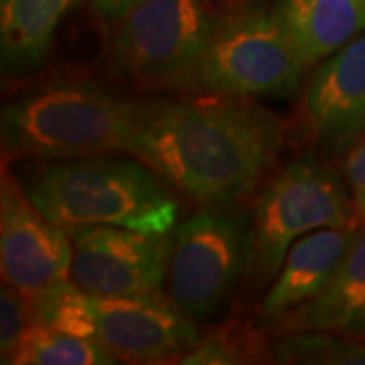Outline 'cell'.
I'll return each mask as SVG.
<instances>
[{
	"label": "cell",
	"mask_w": 365,
	"mask_h": 365,
	"mask_svg": "<svg viewBox=\"0 0 365 365\" xmlns=\"http://www.w3.org/2000/svg\"><path fill=\"white\" fill-rule=\"evenodd\" d=\"M282 124L246 98L136 102L128 150L199 203H237L272 169Z\"/></svg>",
	"instance_id": "obj_1"
},
{
	"label": "cell",
	"mask_w": 365,
	"mask_h": 365,
	"mask_svg": "<svg viewBox=\"0 0 365 365\" xmlns=\"http://www.w3.org/2000/svg\"><path fill=\"white\" fill-rule=\"evenodd\" d=\"M169 182L140 158L110 153L59 158L23 182L26 195L61 230L126 227L169 235L179 203Z\"/></svg>",
	"instance_id": "obj_2"
},
{
	"label": "cell",
	"mask_w": 365,
	"mask_h": 365,
	"mask_svg": "<svg viewBox=\"0 0 365 365\" xmlns=\"http://www.w3.org/2000/svg\"><path fill=\"white\" fill-rule=\"evenodd\" d=\"M136 102L93 83L57 81L19 96L2 110V146L11 157H88L128 150Z\"/></svg>",
	"instance_id": "obj_3"
},
{
	"label": "cell",
	"mask_w": 365,
	"mask_h": 365,
	"mask_svg": "<svg viewBox=\"0 0 365 365\" xmlns=\"http://www.w3.org/2000/svg\"><path fill=\"white\" fill-rule=\"evenodd\" d=\"M347 181L314 157L284 165L264 182L250 213L248 276L272 282L290 246L323 227L357 225Z\"/></svg>",
	"instance_id": "obj_4"
},
{
	"label": "cell",
	"mask_w": 365,
	"mask_h": 365,
	"mask_svg": "<svg viewBox=\"0 0 365 365\" xmlns=\"http://www.w3.org/2000/svg\"><path fill=\"white\" fill-rule=\"evenodd\" d=\"M250 213L203 203L167 235L165 292L193 321L217 314L248 272Z\"/></svg>",
	"instance_id": "obj_5"
},
{
	"label": "cell",
	"mask_w": 365,
	"mask_h": 365,
	"mask_svg": "<svg viewBox=\"0 0 365 365\" xmlns=\"http://www.w3.org/2000/svg\"><path fill=\"white\" fill-rule=\"evenodd\" d=\"M307 67L274 6L246 4L215 16L197 86L211 96H287Z\"/></svg>",
	"instance_id": "obj_6"
},
{
	"label": "cell",
	"mask_w": 365,
	"mask_h": 365,
	"mask_svg": "<svg viewBox=\"0 0 365 365\" xmlns=\"http://www.w3.org/2000/svg\"><path fill=\"white\" fill-rule=\"evenodd\" d=\"M213 25L205 0H143L120 21L114 66L146 88L197 83Z\"/></svg>",
	"instance_id": "obj_7"
},
{
	"label": "cell",
	"mask_w": 365,
	"mask_h": 365,
	"mask_svg": "<svg viewBox=\"0 0 365 365\" xmlns=\"http://www.w3.org/2000/svg\"><path fill=\"white\" fill-rule=\"evenodd\" d=\"M69 280L98 299L150 297L165 292L167 235L126 227L69 230Z\"/></svg>",
	"instance_id": "obj_8"
},
{
	"label": "cell",
	"mask_w": 365,
	"mask_h": 365,
	"mask_svg": "<svg viewBox=\"0 0 365 365\" xmlns=\"http://www.w3.org/2000/svg\"><path fill=\"white\" fill-rule=\"evenodd\" d=\"M71 240L45 217L9 170L0 181V266L11 287L33 299L69 278Z\"/></svg>",
	"instance_id": "obj_9"
},
{
	"label": "cell",
	"mask_w": 365,
	"mask_h": 365,
	"mask_svg": "<svg viewBox=\"0 0 365 365\" xmlns=\"http://www.w3.org/2000/svg\"><path fill=\"white\" fill-rule=\"evenodd\" d=\"M98 339L124 361L155 364L182 355L197 341L195 321L165 294L98 299Z\"/></svg>",
	"instance_id": "obj_10"
},
{
	"label": "cell",
	"mask_w": 365,
	"mask_h": 365,
	"mask_svg": "<svg viewBox=\"0 0 365 365\" xmlns=\"http://www.w3.org/2000/svg\"><path fill=\"white\" fill-rule=\"evenodd\" d=\"M304 112L317 143L347 153L365 136V33L323 59L304 93Z\"/></svg>",
	"instance_id": "obj_11"
},
{
	"label": "cell",
	"mask_w": 365,
	"mask_h": 365,
	"mask_svg": "<svg viewBox=\"0 0 365 365\" xmlns=\"http://www.w3.org/2000/svg\"><path fill=\"white\" fill-rule=\"evenodd\" d=\"M357 230L359 225L323 227L297 240L262 299V321L278 323L300 304L314 299L339 268Z\"/></svg>",
	"instance_id": "obj_12"
},
{
	"label": "cell",
	"mask_w": 365,
	"mask_h": 365,
	"mask_svg": "<svg viewBox=\"0 0 365 365\" xmlns=\"http://www.w3.org/2000/svg\"><path fill=\"white\" fill-rule=\"evenodd\" d=\"M278 327L294 331H331L365 339V225L357 230L339 268L309 302L282 317Z\"/></svg>",
	"instance_id": "obj_13"
},
{
	"label": "cell",
	"mask_w": 365,
	"mask_h": 365,
	"mask_svg": "<svg viewBox=\"0 0 365 365\" xmlns=\"http://www.w3.org/2000/svg\"><path fill=\"white\" fill-rule=\"evenodd\" d=\"M274 11L307 66L365 33V0H274Z\"/></svg>",
	"instance_id": "obj_14"
},
{
	"label": "cell",
	"mask_w": 365,
	"mask_h": 365,
	"mask_svg": "<svg viewBox=\"0 0 365 365\" xmlns=\"http://www.w3.org/2000/svg\"><path fill=\"white\" fill-rule=\"evenodd\" d=\"M81 0H0L2 67L11 76H25L51 51L63 19Z\"/></svg>",
	"instance_id": "obj_15"
},
{
	"label": "cell",
	"mask_w": 365,
	"mask_h": 365,
	"mask_svg": "<svg viewBox=\"0 0 365 365\" xmlns=\"http://www.w3.org/2000/svg\"><path fill=\"white\" fill-rule=\"evenodd\" d=\"M118 357L102 341L31 323L11 365H106Z\"/></svg>",
	"instance_id": "obj_16"
},
{
	"label": "cell",
	"mask_w": 365,
	"mask_h": 365,
	"mask_svg": "<svg viewBox=\"0 0 365 365\" xmlns=\"http://www.w3.org/2000/svg\"><path fill=\"white\" fill-rule=\"evenodd\" d=\"M31 309L33 323L37 325L78 337L98 339L96 297L81 290L69 278L33 297Z\"/></svg>",
	"instance_id": "obj_17"
},
{
	"label": "cell",
	"mask_w": 365,
	"mask_h": 365,
	"mask_svg": "<svg viewBox=\"0 0 365 365\" xmlns=\"http://www.w3.org/2000/svg\"><path fill=\"white\" fill-rule=\"evenodd\" d=\"M274 364L364 365L365 339L331 331H294L272 347Z\"/></svg>",
	"instance_id": "obj_18"
},
{
	"label": "cell",
	"mask_w": 365,
	"mask_h": 365,
	"mask_svg": "<svg viewBox=\"0 0 365 365\" xmlns=\"http://www.w3.org/2000/svg\"><path fill=\"white\" fill-rule=\"evenodd\" d=\"M33 323L31 299L21 290L11 287L9 282L2 284L0 292V361L13 364V357L21 341L25 337L26 329Z\"/></svg>",
	"instance_id": "obj_19"
},
{
	"label": "cell",
	"mask_w": 365,
	"mask_h": 365,
	"mask_svg": "<svg viewBox=\"0 0 365 365\" xmlns=\"http://www.w3.org/2000/svg\"><path fill=\"white\" fill-rule=\"evenodd\" d=\"M246 341H237L235 335L230 333H213L205 339H199L189 349L181 355V364L187 365H227V364H244L250 361L246 355L250 351L244 349Z\"/></svg>",
	"instance_id": "obj_20"
},
{
	"label": "cell",
	"mask_w": 365,
	"mask_h": 365,
	"mask_svg": "<svg viewBox=\"0 0 365 365\" xmlns=\"http://www.w3.org/2000/svg\"><path fill=\"white\" fill-rule=\"evenodd\" d=\"M343 170H345V181L351 193L353 209L361 225H365V136L345 153Z\"/></svg>",
	"instance_id": "obj_21"
},
{
	"label": "cell",
	"mask_w": 365,
	"mask_h": 365,
	"mask_svg": "<svg viewBox=\"0 0 365 365\" xmlns=\"http://www.w3.org/2000/svg\"><path fill=\"white\" fill-rule=\"evenodd\" d=\"M93 13L106 23H120L143 0H90Z\"/></svg>",
	"instance_id": "obj_22"
}]
</instances>
